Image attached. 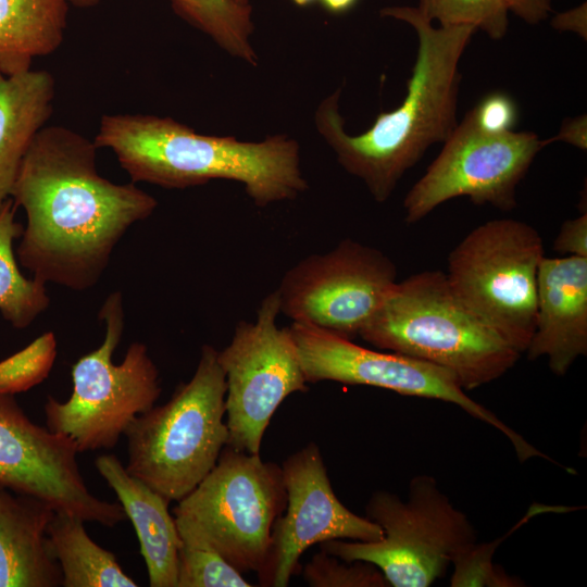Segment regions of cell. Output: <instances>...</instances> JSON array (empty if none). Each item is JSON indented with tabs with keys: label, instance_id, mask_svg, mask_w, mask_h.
Wrapping results in <instances>:
<instances>
[{
	"label": "cell",
	"instance_id": "obj_11",
	"mask_svg": "<svg viewBox=\"0 0 587 587\" xmlns=\"http://www.w3.org/2000/svg\"><path fill=\"white\" fill-rule=\"evenodd\" d=\"M442 143L437 158L404 198L408 224L458 197H467L476 205L514 209L516 187L544 148L542 140L532 132L483 129L471 110Z\"/></svg>",
	"mask_w": 587,
	"mask_h": 587
},
{
	"label": "cell",
	"instance_id": "obj_26",
	"mask_svg": "<svg viewBox=\"0 0 587 587\" xmlns=\"http://www.w3.org/2000/svg\"><path fill=\"white\" fill-rule=\"evenodd\" d=\"M57 338L46 332L18 352L0 362V392L16 395L42 383L57 359Z\"/></svg>",
	"mask_w": 587,
	"mask_h": 587
},
{
	"label": "cell",
	"instance_id": "obj_35",
	"mask_svg": "<svg viewBox=\"0 0 587 587\" xmlns=\"http://www.w3.org/2000/svg\"><path fill=\"white\" fill-rule=\"evenodd\" d=\"M240 4H250L249 0H235Z\"/></svg>",
	"mask_w": 587,
	"mask_h": 587
},
{
	"label": "cell",
	"instance_id": "obj_25",
	"mask_svg": "<svg viewBox=\"0 0 587 587\" xmlns=\"http://www.w3.org/2000/svg\"><path fill=\"white\" fill-rule=\"evenodd\" d=\"M419 12L440 26L471 25L492 40L504 37L509 11L503 0H419Z\"/></svg>",
	"mask_w": 587,
	"mask_h": 587
},
{
	"label": "cell",
	"instance_id": "obj_17",
	"mask_svg": "<svg viewBox=\"0 0 587 587\" xmlns=\"http://www.w3.org/2000/svg\"><path fill=\"white\" fill-rule=\"evenodd\" d=\"M55 510L0 485V587H59L62 573L47 529Z\"/></svg>",
	"mask_w": 587,
	"mask_h": 587
},
{
	"label": "cell",
	"instance_id": "obj_19",
	"mask_svg": "<svg viewBox=\"0 0 587 587\" xmlns=\"http://www.w3.org/2000/svg\"><path fill=\"white\" fill-rule=\"evenodd\" d=\"M55 83L47 71L0 74V209L30 145L53 110Z\"/></svg>",
	"mask_w": 587,
	"mask_h": 587
},
{
	"label": "cell",
	"instance_id": "obj_1",
	"mask_svg": "<svg viewBox=\"0 0 587 587\" xmlns=\"http://www.w3.org/2000/svg\"><path fill=\"white\" fill-rule=\"evenodd\" d=\"M97 149L75 130L46 125L18 170L11 199L24 209L26 226L16 254L43 283L78 291L95 286L127 229L157 209L134 183L102 177Z\"/></svg>",
	"mask_w": 587,
	"mask_h": 587
},
{
	"label": "cell",
	"instance_id": "obj_28",
	"mask_svg": "<svg viewBox=\"0 0 587 587\" xmlns=\"http://www.w3.org/2000/svg\"><path fill=\"white\" fill-rule=\"evenodd\" d=\"M471 111L476 123L491 133L513 130L517 118L514 101L498 91L485 96Z\"/></svg>",
	"mask_w": 587,
	"mask_h": 587
},
{
	"label": "cell",
	"instance_id": "obj_8",
	"mask_svg": "<svg viewBox=\"0 0 587 587\" xmlns=\"http://www.w3.org/2000/svg\"><path fill=\"white\" fill-rule=\"evenodd\" d=\"M544 242L532 225L498 218L472 229L448 257L455 296L521 353L535 329Z\"/></svg>",
	"mask_w": 587,
	"mask_h": 587
},
{
	"label": "cell",
	"instance_id": "obj_13",
	"mask_svg": "<svg viewBox=\"0 0 587 587\" xmlns=\"http://www.w3.org/2000/svg\"><path fill=\"white\" fill-rule=\"evenodd\" d=\"M397 283L395 263L380 250L347 238L312 254L283 276L280 313L292 322L352 339Z\"/></svg>",
	"mask_w": 587,
	"mask_h": 587
},
{
	"label": "cell",
	"instance_id": "obj_23",
	"mask_svg": "<svg viewBox=\"0 0 587 587\" xmlns=\"http://www.w3.org/2000/svg\"><path fill=\"white\" fill-rule=\"evenodd\" d=\"M175 11L207 34L230 57L257 65L252 46V9L235 0H174Z\"/></svg>",
	"mask_w": 587,
	"mask_h": 587
},
{
	"label": "cell",
	"instance_id": "obj_14",
	"mask_svg": "<svg viewBox=\"0 0 587 587\" xmlns=\"http://www.w3.org/2000/svg\"><path fill=\"white\" fill-rule=\"evenodd\" d=\"M287 504L275 521L264 560L255 572L263 587H287L303 552L342 539L374 541L382 528L350 511L335 495L320 447L311 441L282 464Z\"/></svg>",
	"mask_w": 587,
	"mask_h": 587
},
{
	"label": "cell",
	"instance_id": "obj_16",
	"mask_svg": "<svg viewBox=\"0 0 587 587\" xmlns=\"http://www.w3.org/2000/svg\"><path fill=\"white\" fill-rule=\"evenodd\" d=\"M525 352L529 360L546 358L559 376L587 354V258L544 257L535 329Z\"/></svg>",
	"mask_w": 587,
	"mask_h": 587
},
{
	"label": "cell",
	"instance_id": "obj_15",
	"mask_svg": "<svg viewBox=\"0 0 587 587\" xmlns=\"http://www.w3.org/2000/svg\"><path fill=\"white\" fill-rule=\"evenodd\" d=\"M67 436L35 424L12 395L0 392V485L49 503L55 511L113 527L126 517L118 502L92 495Z\"/></svg>",
	"mask_w": 587,
	"mask_h": 587
},
{
	"label": "cell",
	"instance_id": "obj_31",
	"mask_svg": "<svg viewBox=\"0 0 587 587\" xmlns=\"http://www.w3.org/2000/svg\"><path fill=\"white\" fill-rule=\"evenodd\" d=\"M551 26L558 32H571L584 40L587 39V4L586 2L555 14L551 18Z\"/></svg>",
	"mask_w": 587,
	"mask_h": 587
},
{
	"label": "cell",
	"instance_id": "obj_24",
	"mask_svg": "<svg viewBox=\"0 0 587 587\" xmlns=\"http://www.w3.org/2000/svg\"><path fill=\"white\" fill-rule=\"evenodd\" d=\"M179 536L177 587H250L188 520L174 516Z\"/></svg>",
	"mask_w": 587,
	"mask_h": 587
},
{
	"label": "cell",
	"instance_id": "obj_12",
	"mask_svg": "<svg viewBox=\"0 0 587 587\" xmlns=\"http://www.w3.org/2000/svg\"><path fill=\"white\" fill-rule=\"evenodd\" d=\"M289 330L308 384L329 380L367 385L400 395L453 403L501 432L512 444L521 462L541 455L522 435L469 397L455 377L445 369L399 353L364 348L350 338L309 324L292 322Z\"/></svg>",
	"mask_w": 587,
	"mask_h": 587
},
{
	"label": "cell",
	"instance_id": "obj_20",
	"mask_svg": "<svg viewBox=\"0 0 587 587\" xmlns=\"http://www.w3.org/2000/svg\"><path fill=\"white\" fill-rule=\"evenodd\" d=\"M70 0H0V74L30 70L64 38Z\"/></svg>",
	"mask_w": 587,
	"mask_h": 587
},
{
	"label": "cell",
	"instance_id": "obj_27",
	"mask_svg": "<svg viewBox=\"0 0 587 587\" xmlns=\"http://www.w3.org/2000/svg\"><path fill=\"white\" fill-rule=\"evenodd\" d=\"M302 577L311 587L389 586L375 565L358 560L345 561L322 550L305 564Z\"/></svg>",
	"mask_w": 587,
	"mask_h": 587
},
{
	"label": "cell",
	"instance_id": "obj_5",
	"mask_svg": "<svg viewBox=\"0 0 587 587\" xmlns=\"http://www.w3.org/2000/svg\"><path fill=\"white\" fill-rule=\"evenodd\" d=\"M217 353L203 345L192 377L164 404L136 416L124 433L127 472L170 502L198 486L228 442L227 387Z\"/></svg>",
	"mask_w": 587,
	"mask_h": 587
},
{
	"label": "cell",
	"instance_id": "obj_34",
	"mask_svg": "<svg viewBox=\"0 0 587 587\" xmlns=\"http://www.w3.org/2000/svg\"><path fill=\"white\" fill-rule=\"evenodd\" d=\"M291 1L299 7H305V5L314 3L316 0H291Z\"/></svg>",
	"mask_w": 587,
	"mask_h": 587
},
{
	"label": "cell",
	"instance_id": "obj_2",
	"mask_svg": "<svg viewBox=\"0 0 587 587\" xmlns=\"http://www.w3.org/2000/svg\"><path fill=\"white\" fill-rule=\"evenodd\" d=\"M380 15L411 25L417 37L404 99L379 113L364 133L351 135L345 129L337 89L320 102L314 123L342 168L360 178L375 201L385 202L404 173L455 128L459 63L476 28L434 27L416 7H386Z\"/></svg>",
	"mask_w": 587,
	"mask_h": 587
},
{
	"label": "cell",
	"instance_id": "obj_9",
	"mask_svg": "<svg viewBox=\"0 0 587 587\" xmlns=\"http://www.w3.org/2000/svg\"><path fill=\"white\" fill-rule=\"evenodd\" d=\"M287 504L282 466L228 447L173 509L241 573L261 566L275 521Z\"/></svg>",
	"mask_w": 587,
	"mask_h": 587
},
{
	"label": "cell",
	"instance_id": "obj_3",
	"mask_svg": "<svg viewBox=\"0 0 587 587\" xmlns=\"http://www.w3.org/2000/svg\"><path fill=\"white\" fill-rule=\"evenodd\" d=\"M93 141L114 153L133 182L182 189L235 180L260 208L294 200L308 188L299 145L285 135L240 141L199 134L171 117L108 114Z\"/></svg>",
	"mask_w": 587,
	"mask_h": 587
},
{
	"label": "cell",
	"instance_id": "obj_22",
	"mask_svg": "<svg viewBox=\"0 0 587 587\" xmlns=\"http://www.w3.org/2000/svg\"><path fill=\"white\" fill-rule=\"evenodd\" d=\"M15 207L10 198L0 209V312L14 328L23 329L49 307L50 299L46 283L26 278L18 268L13 242L24 227L15 221Z\"/></svg>",
	"mask_w": 587,
	"mask_h": 587
},
{
	"label": "cell",
	"instance_id": "obj_29",
	"mask_svg": "<svg viewBox=\"0 0 587 587\" xmlns=\"http://www.w3.org/2000/svg\"><path fill=\"white\" fill-rule=\"evenodd\" d=\"M553 250L574 257L587 258V213L565 221L553 242Z\"/></svg>",
	"mask_w": 587,
	"mask_h": 587
},
{
	"label": "cell",
	"instance_id": "obj_36",
	"mask_svg": "<svg viewBox=\"0 0 587 587\" xmlns=\"http://www.w3.org/2000/svg\"><path fill=\"white\" fill-rule=\"evenodd\" d=\"M78 1H84V0H78ZM171 1H174V0H171Z\"/></svg>",
	"mask_w": 587,
	"mask_h": 587
},
{
	"label": "cell",
	"instance_id": "obj_21",
	"mask_svg": "<svg viewBox=\"0 0 587 587\" xmlns=\"http://www.w3.org/2000/svg\"><path fill=\"white\" fill-rule=\"evenodd\" d=\"M85 521L55 511L47 529L49 547L60 565L64 587H137L115 555L87 534Z\"/></svg>",
	"mask_w": 587,
	"mask_h": 587
},
{
	"label": "cell",
	"instance_id": "obj_30",
	"mask_svg": "<svg viewBox=\"0 0 587 587\" xmlns=\"http://www.w3.org/2000/svg\"><path fill=\"white\" fill-rule=\"evenodd\" d=\"M555 141H562L580 150L587 149V116L586 114L563 120L559 133L542 140L544 147Z\"/></svg>",
	"mask_w": 587,
	"mask_h": 587
},
{
	"label": "cell",
	"instance_id": "obj_4",
	"mask_svg": "<svg viewBox=\"0 0 587 587\" xmlns=\"http://www.w3.org/2000/svg\"><path fill=\"white\" fill-rule=\"evenodd\" d=\"M359 336L447 370L463 390L500 378L522 355L455 296L441 271L397 282Z\"/></svg>",
	"mask_w": 587,
	"mask_h": 587
},
{
	"label": "cell",
	"instance_id": "obj_6",
	"mask_svg": "<svg viewBox=\"0 0 587 587\" xmlns=\"http://www.w3.org/2000/svg\"><path fill=\"white\" fill-rule=\"evenodd\" d=\"M366 517L383 530L374 541L334 539L321 550L345 561L375 565L389 586L428 587L476 542L467 516L440 490L437 480L417 475L405 500L379 490L367 501Z\"/></svg>",
	"mask_w": 587,
	"mask_h": 587
},
{
	"label": "cell",
	"instance_id": "obj_10",
	"mask_svg": "<svg viewBox=\"0 0 587 587\" xmlns=\"http://www.w3.org/2000/svg\"><path fill=\"white\" fill-rule=\"evenodd\" d=\"M279 295L261 301L253 322L240 321L217 353L226 378L227 446L260 453L262 438L279 404L305 392L308 382L289 327H278Z\"/></svg>",
	"mask_w": 587,
	"mask_h": 587
},
{
	"label": "cell",
	"instance_id": "obj_32",
	"mask_svg": "<svg viewBox=\"0 0 587 587\" xmlns=\"http://www.w3.org/2000/svg\"><path fill=\"white\" fill-rule=\"evenodd\" d=\"M508 11L513 12L527 24H538L551 11V0H503Z\"/></svg>",
	"mask_w": 587,
	"mask_h": 587
},
{
	"label": "cell",
	"instance_id": "obj_33",
	"mask_svg": "<svg viewBox=\"0 0 587 587\" xmlns=\"http://www.w3.org/2000/svg\"><path fill=\"white\" fill-rule=\"evenodd\" d=\"M323 8L333 14H341L351 10L358 0H320Z\"/></svg>",
	"mask_w": 587,
	"mask_h": 587
},
{
	"label": "cell",
	"instance_id": "obj_18",
	"mask_svg": "<svg viewBox=\"0 0 587 587\" xmlns=\"http://www.w3.org/2000/svg\"><path fill=\"white\" fill-rule=\"evenodd\" d=\"M95 465L115 492L137 534L151 587H177L179 536L171 503L129 474L114 454H101Z\"/></svg>",
	"mask_w": 587,
	"mask_h": 587
},
{
	"label": "cell",
	"instance_id": "obj_7",
	"mask_svg": "<svg viewBox=\"0 0 587 587\" xmlns=\"http://www.w3.org/2000/svg\"><path fill=\"white\" fill-rule=\"evenodd\" d=\"M99 319L105 324L103 342L72 366L70 398L61 402L49 396L43 407L46 426L72 439L78 453L115 447L161 395L159 371L145 344H130L120 364L112 361L124 330L120 291L108 296Z\"/></svg>",
	"mask_w": 587,
	"mask_h": 587
}]
</instances>
